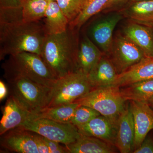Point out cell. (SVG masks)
Here are the masks:
<instances>
[{"instance_id": "cell-1", "label": "cell", "mask_w": 153, "mask_h": 153, "mask_svg": "<svg viewBox=\"0 0 153 153\" xmlns=\"http://www.w3.org/2000/svg\"><path fill=\"white\" fill-rule=\"evenodd\" d=\"M47 34L39 21L0 23V59L23 52L41 55Z\"/></svg>"}, {"instance_id": "cell-2", "label": "cell", "mask_w": 153, "mask_h": 153, "mask_svg": "<svg viewBox=\"0 0 153 153\" xmlns=\"http://www.w3.org/2000/svg\"><path fill=\"white\" fill-rule=\"evenodd\" d=\"M71 29L63 33L47 35L41 56L53 74L60 78L77 71V50Z\"/></svg>"}, {"instance_id": "cell-3", "label": "cell", "mask_w": 153, "mask_h": 153, "mask_svg": "<svg viewBox=\"0 0 153 153\" xmlns=\"http://www.w3.org/2000/svg\"><path fill=\"white\" fill-rule=\"evenodd\" d=\"M4 76H20L47 87L52 88L58 78L41 55L23 52L10 55L4 63Z\"/></svg>"}, {"instance_id": "cell-4", "label": "cell", "mask_w": 153, "mask_h": 153, "mask_svg": "<svg viewBox=\"0 0 153 153\" xmlns=\"http://www.w3.org/2000/svg\"><path fill=\"white\" fill-rule=\"evenodd\" d=\"M4 77L7 81L10 94L28 112L37 114L47 108L52 88L22 76L9 75Z\"/></svg>"}, {"instance_id": "cell-5", "label": "cell", "mask_w": 153, "mask_h": 153, "mask_svg": "<svg viewBox=\"0 0 153 153\" xmlns=\"http://www.w3.org/2000/svg\"><path fill=\"white\" fill-rule=\"evenodd\" d=\"M74 102L92 108L116 125L127 101L122 95L120 88L112 85L94 88Z\"/></svg>"}, {"instance_id": "cell-6", "label": "cell", "mask_w": 153, "mask_h": 153, "mask_svg": "<svg viewBox=\"0 0 153 153\" xmlns=\"http://www.w3.org/2000/svg\"><path fill=\"white\" fill-rule=\"evenodd\" d=\"M92 88L87 75L78 71L70 73L58 78L52 88L47 108L74 102Z\"/></svg>"}, {"instance_id": "cell-7", "label": "cell", "mask_w": 153, "mask_h": 153, "mask_svg": "<svg viewBox=\"0 0 153 153\" xmlns=\"http://www.w3.org/2000/svg\"><path fill=\"white\" fill-rule=\"evenodd\" d=\"M20 126L65 146L74 142L80 135L76 127L71 123L33 117L31 114Z\"/></svg>"}, {"instance_id": "cell-8", "label": "cell", "mask_w": 153, "mask_h": 153, "mask_svg": "<svg viewBox=\"0 0 153 153\" xmlns=\"http://www.w3.org/2000/svg\"><path fill=\"white\" fill-rule=\"evenodd\" d=\"M109 56L118 74L146 57L141 49L124 34H118L114 38Z\"/></svg>"}, {"instance_id": "cell-9", "label": "cell", "mask_w": 153, "mask_h": 153, "mask_svg": "<svg viewBox=\"0 0 153 153\" xmlns=\"http://www.w3.org/2000/svg\"><path fill=\"white\" fill-rule=\"evenodd\" d=\"M107 14L91 25L89 33L93 42L108 56L111 52L115 28L124 16L119 12Z\"/></svg>"}, {"instance_id": "cell-10", "label": "cell", "mask_w": 153, "mask_h": 153, "mask_svg": "<svg viewBox=\"0 0 153 153\" xmlns=\"http://www.w3.org/2000/svg\"><path fill=\"white\" fill-rule=\"evenodd\" d=\"M34 134L21 126L12 129L1 135V147L11 152L39 153Z\"/></svg>"}, {"instance_id": "cell-11", "label": "cell", "mask_w": 153, "mask_h": 153, "mask_svg": "<svg viewBox=\"0 0 153 153\" xmlns=\"http://www.w3.org/2000/svg\"><path fill=\"white\" fill-rule=\"evenodd\" d=\"M128 101L135 129L133 152L140 146L148 134L153 130V110L146 102Z\"/></svg>"}, {"instance_id": "cell-12", "label": "cell", "mask_w": 153, "mask_h": 153, "mask_svg": "<svg viewBox=\"0 0 153 153\" xmlns=\"http://www.w3.org/2000/svg\"><path fill=\"white\" fill-rule=\"evenodd\" d=\"M134 137L133 118L127 101L117 122L115 146L120 153H132Z\"/></svg>"}, {"instance_id": "cell-13", "label": "cell", "mask_w": 153, "mask_h": 153, "mask_svg": "<svg viewBox=\"0 0 153 153\" xmlns=\"http://www.w3.org/2000/svg\"><path fill=\"white\" fill-rule=\"evenodd\" d=\"M76 128L81 134L97 138L115 146L116 125L103 116L96 117Z\"/></svg>"}, {"instance_id": "cell-14", "label": "cell", "mask_w": 153, "mask_h": 153, "mask_svg": "<svg viewBox=\"0 0 153 153\" xmlns=\"http://www.w3.org/2000/svg\"><path fill=\"white\" fill-rule=\"evenodd\" d=\"M30 114L19 104L13 95L10 94L2 110L3 115L0 121V135L22 126L29 117Z\"/></svg>"}, {"instance_id": "cell-15", "label": "cell", "mask_w": 153, "mask_h": 153, "mask_svg": "<svg viewBox=\"0 0 153 153\" xmlns=\"http://www.w3.org/2000/svg\"><path fill=\"white\" fill-rule=\"evenodd\" d=\"M153 79V57H146L123 73L118 74L113 85L121 88Z\"/></svg>"}, {"instance_id": "cell-16", "label": "cell", "mask_w": 153, "mask_h": 153, "mask_svg": "<svg viewBox=\"0 0 153 153\" xmlns=\"http://www.w3.org/2000/svg\"><path fill=\"white\" fill-rule=\"evenodd\" d=\"M123 33L141 49L146 57H153V32L149 27L131 21L124 27Z\"/></svg>"}, {"instance_id": "cell-17", "label": "cell", "mask_w": 153, "mask_h": 153, "mask_svg": "<svg viewBox=\"0 0 153 153\" xmlns=\"http://www.w3.org/2000/svg\"><path fill=\"white\" fill-rule=\"evenodd\" d=\"M104 55L90 38L84 36L76 53L77 71L88 75Z\"/></svg>"}, {"instance_id": "cell-18", "label": "cell", "mask_w": 153, "mask_h": 153, "mask_svg": "<svg viewBox=\"0 0 153 153\" xmlns=\"http://www.w3.org/2000/svg\"><path fill=\"white\" fill-rule=\"evenodd\" d=\"M117 75L112 61L109 57L104 55L87 76L91 86L94 88L113 85Z\"/></svg>"}, {"instance_id": "cell-19", "label": "cell", "mask_w": 153, "mask_h": 153, "mask_svg": "<svg viewBox=\"0 0 153 153\" xmlns=\"http://www.w3.org/2000/svg\"><path fill=\"white\" fill-rule=\"evenodd\" d=\"M65 146L69 153H114L117 150L114 145L102 140L81 134L74 142Z\"/></svg>"}, {"instance_id": "cell-20", "label": "cell", "mask_w": 153, "mask_h": 153, "mask_svg": "<svg viewBox=\"0 0 153 153\" xmlns=\"http://www.w3.org/2000/svg\"><path fill=\"white\" fill-rule=\"evenodd\" d=\"M44 18V28L47 35L60 34L68 29V19L56 1L49 2Z\"/></svg>"}, {"instance_id": "cell-21", "label": "cell", "mask_w": 153, "mask_h": 153, "mask_svg": "<svg viewBox=\"0 0 153 153\" xmlns=\"http://www.w3.org/2000/svg\"><path fill=\"white\" fill-rule=\"evenodd\" d=\"M126 101L147 102L153 97V79H147L120 88Z\"/></svg>"}, {"instance_id": "cell-22", "label": "cell", "mask_w": 153, "mask_h": 153, "mask_svg": "<svg viewBox=\"0 0 153 153\" xmlns=\"http://www.w3.org/2000/svg\"><path fill=\"white\" fill-rule=\"evenodd\" d=\"M119 12L123 15L124 17L133 22H152L153 0L132 2Z\"/></svg>"}, {"instance_id": "cell-23", "label": "cell", "mask_w": 153, "mask_h": 153, "mask_svg": "<svg viewBox=\"0 0 153 153\" xmlns=\"http://www.w3.org/2000/svg\"><path fill=\"white\" fill-rule=\"evenodd\" d=\"M79 105L74 102L60 106L47 108L38 114H31V115L33 117L48 119L63 123H71L75 111Z\"/></svg>"}, {"instance_id": "cell-24", "label": "cell", "mask_w": 153, "mask_h": 153, "mask_svg": "<svg viewBox=\"0 0 153 153\" xmlns=\"http://www.w3.org/2000/svg\"><path fill=\"white\" fill-rule=\"evenodd\" d=\"M108 1L85 0L82 11L78 16L69 24V27L71 30L81 27L91 17L101 12Z\"/></svg>"}, {"instance_id": "cell-25", "label": "cell", "mask_w": 153, "mask_h": 153, "mask_svg": "<svg viewBox=\"0 0 153 153\" xmlns=\"http://www.w3.org/2000/svg\"><path fill=\"white\" fill-rule=\"evenodd\" d=\"M48 4L47 0H25L22 7L24 22H38L45 17Z\"/></svg>"}, {"instance_id": "cell-26", "label": "cell", "mask_w": 153, "mask_h": 153, "mask_svg": "<svg viewBox=\"0 0 153 153\" xmlns=\"http://www.w3.org/2000/svg\"><path fill=\"white\" fill-rule=\"evenodd\" d=\"M56 1L70 24L82 11L85 0H57Z\"/></svg>"}, {"instance_id": "cell-27", "label": "cell", "mask_w": 153, "mask_h": 153, "mask_svg": "<svg viewBox=\"0 0 153 153\" xmlns=\"http://www.w3.org/2000/svg\"><path fill=\"white\" fill-rule=\"evenodd\" d=\"M98 111L90 107L79 105L75 111L71 123L75 126H80L89 122L92 119L100 115Z\"/></svg>"}, {"instance_id": "cell-28", "label": "cell", "mask_w": 153, "mask_h": 153, "mask_svg": "<svg viewBox=\"0 0 153 153\" xmlns=\"http://www.w3.org/2000/svg\"><path fill=\"white\" fill-rule=\"evenodd\" d=\"M132 0H108L101 12L105 14L119 12L131 2Z\"/></svg>"}, {"instance_id": "cell-29", "label": "cell", "mask_w": 153, "mask_h": 153, "mask_svg": "<svg viewBox=\"0 0 153 153\" xmlns=\"http://www.w3.org/2000/svg\"><path fill=\"white\" fill-rule=\"evenodd\" d=\"M133 153H153V130L146 136L140 146Z\"/></svg>"}, {"instance_id": "cell-30", "label": "cell", "mask_w": 153, "mask_h": 153, "mask_svg": "<svg viewBox=\"0 0 153 153\" xmlns=\"http://www.w3.org/2000/svg\"><path fill=\"white\" fill-rule=\"evenodd\" d=\"M44 139L49 148L50 153H69L66 146H63L60 145V143L48 139L44 137Z\"/></svg>"}, {"instance_id": "cell-31", "label": "cell", "mask_w": 153, "mask_h": 153, "mask_svg": "<svg viewBox=\"0 0 153 153\" xmlns=\"http://www.w3.org/2000/svg\"><path fill=\"white\" fill-rule=\"evenodd\" d=\"M25 0H0V9L22 7Z\"/></svg>"}, {"instance_id": "cell-32", "label": "cell", "mask_w": 153, "mask_h": 153, "mask_svg": "<svg viewBox=\"0 0 153 153\" xmlns=\"http://www.w3.org/2000/svg\"><path fill=\"white\" fill-rule=\"evenodd\" d=\"M34 136L39 153H50L49 148L44 139V137L35 132Z\"/></svg>"}, {"instance_id": "cell-33", "label": "cell", "mask_w": 153, "mask_h": 153, "mask_svg": "<svg viewBox=\"0 0 153 153\" xmlns=\"http://www.w3.org/2000/svg\"><path fill=\"white\" fill-rule=\"evenodd\" d=\"M8 94L7 87L2 80L0 81V100H3Z\"/></svg>"}, {"instance_id": "cell-34", "label": "cell", "mask_w": 153, "mask_h": 153, "mask_svg": "<svg viewBox=\"0 0 153 153\" xmlns=\"http://www.w3.org/2000/svg\"><path fill=\"white\" fill-rule=\"evenodd\" d=\"M137 23H140V24H143V25H147V26H149L152 29L153 32V21L152 22H137Z\"/></svg>"}, {"instance_id": "cell-35", "label": "cell", "mask_w": 153, "mask_h": 153, "mask_svg": "<svg viewBox=\"0 0 153 153\" xmlns=\"http://www.w3.org/2000/svg\"><path fill=\"white\" fill-rule=\"evenodd\" d=\"M146 102L151 108L153 110V97L148 100Z\"/></svg>"}, {"instance_id": "cell-36", "label": "cell", "mask_w": 153, "mask_h": 153, "mask_svg": "<svg viewBox=\"0 0 153 153\" xmlns=\"http://www.w3.org/2000/svg\"><path fill=\"white\" fill-rule=\"evenodd\" d=\"M149 1V0H132L131 2H134L139 1Z\"/></svg>"}, {"instance_id": "cell-37", "label": "cell", "mask_w": 153, "mask_h": 153, "mask_svg": "<svg viewBox=\"0 0 153 153\" xmlns=\"http://www.w3.org/2000/svg\"><path fill=\"white\" fill-rule=\"evenodd\" d=\"M48 1H56L57 0H47Z\"/></svg>"}]
</instances>
